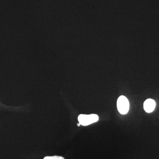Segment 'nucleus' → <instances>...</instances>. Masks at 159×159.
<instances>
[{"mask_svg": "<svg viewBox=\"0 0 159 159\" xmlns=\"http://www.w3.org/2000/svg\"><path fill=\"white\" fill-rule=\"evenodd\" d=\"M117 108L119 112L122 115H125L129 110V104L128 99L124 96L119 97L117 100Z\"/></svg>", "mask_w": 159, "mask_h": 159, "instance_id": "2", "label": "nucleus"}, {"mask_svg": "<svg viewBox=\"0 0 159 159\" xmlns=\"http://www.w3.org/2000/svg\"><path fill=\"white\" fill-rule=\"evenodd\" d=\"M77 125H78V126H80V125H81L80 123H77Z\"/></svg>", "mask_w": 159, "mask_h": 159, "instance_id": "5", "label": "nucleus"}, {"mask_svg": "<svg viewBox=\"0 0 159 159\" xmlns=\"http://www.w3.org/2000/svg\"><path fill=\"white\" fill-rule=\"evenodd\" d=\"M78 120L81 125L87 126L97 122L99 120V116L96 114L89 115L81 114L78 116Z\"/></svg>", "mask_w": 159, "mask_h": 159, "instance_id": "1", "label": "nucleus"}, {"mask_svg": "<svg viewBox=\"0 0 159 159\" xmlns=\"http://www.w3.org/2000/svg\"><path fill=\"white\" fill-rule=\"evenodd\" d=\"M156 102L153 99H146L144 103V110L146 112L151 113L155 108Z\"/></svg>", "mask_w": 159, "mask_h": 159, "instance_id": "3", "label": "nucleus"}, {"mask_svg": "<svg viewBox=\"0 0 159 159\" xmlns=\"http://www.w3.org/2000/svg\"><path fill=\"white\" fill-rule=\"evenodd\" d=\"M43 159H65L64 158L61 156L46 157Z\"/></svg>", "mask_w": 159, "mask_h": 159, "instance_id": "4", "label": "nucleus"}]
</instances>
